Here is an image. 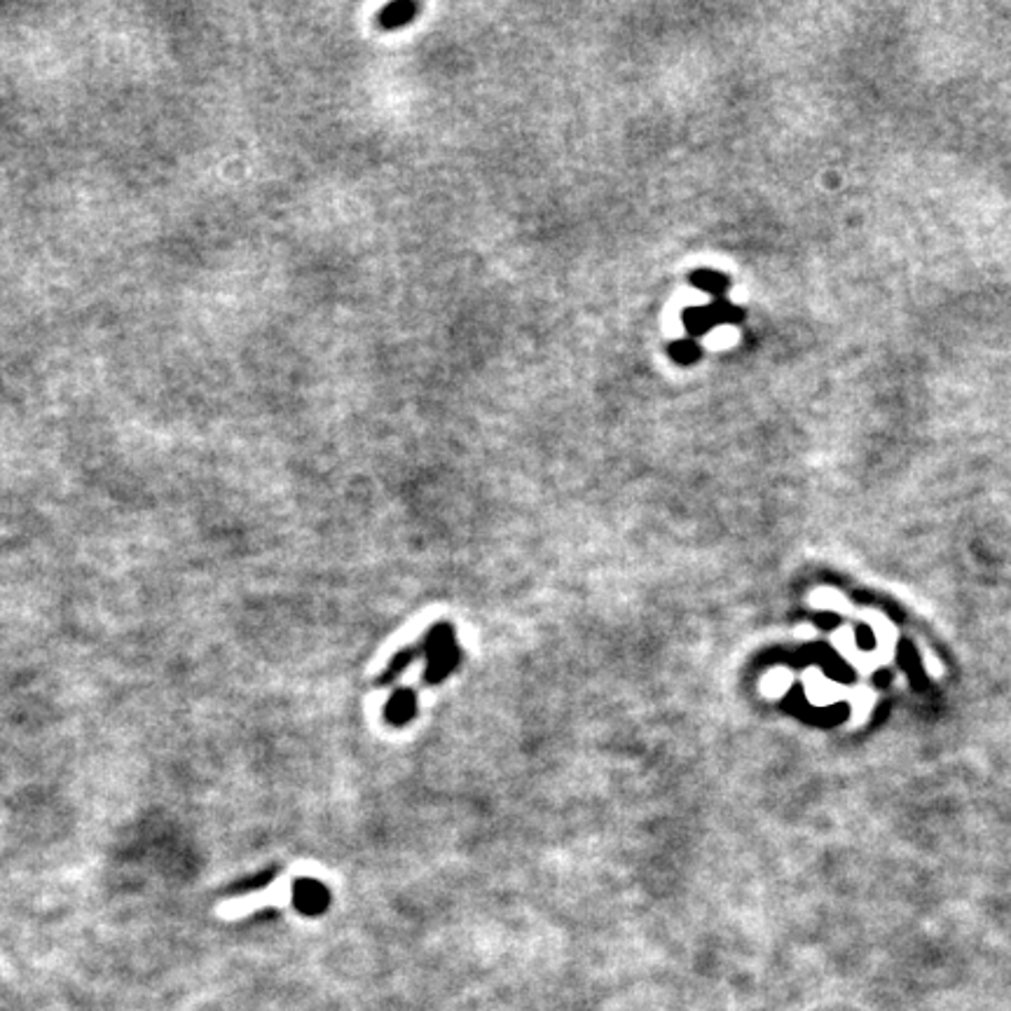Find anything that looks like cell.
Segmentation results:
<instances>
[{"instance_id":"6da1fadb","label":"cell","mask_w":1011,"mask_h":1011,"mask_svg":"<svg viewBox=\"0 0 1011 1011\" xmlns=\"http://www.w3.org/2000/svg\"><path fill=\"white\" fill-rule=\"evenodd\" d=\"M805 691H808V698L815 705H831L846 696V691L836 686L834 682L824 680L819 670H808V674H805Z\"/></svg>"},{"instance_id":"7a4b0ae2","label":"cell","mask_w":1011,"mask_h":1011,"mask_svg":"<svg viewBox=\"0 0 1011 1011\" xmlns=\"http://www.w3.org/2000/svg\"><path fill=\"white\" fill-rule=\"evenodd\" d=\"M295 899L305 913H318L326 906V892L314 880H300L295 885Z\"/></svg>"},{"instance_id":"3957f363","label":"cell","mask_w":1011,"mask_h":1011,"mask_svg":"<svg viewBox=\"0 0 1011 1011\" xmlns=\"http://www.w3.org/2000/svg\"><path fill=\"white\" fill-rule=\"evenodd\" d=\"M715 326H717V318H715V314H711L709 307H693V309L684 312V328L693 337L705 335Z\"/></svg>"},{"instance_id":"277c9868","label":"cell","mask_w":1011,"mask_h":1011,"mask_svg":"<svg viewBox=\"0 0 1011 1011\" xmlns=\"http://www.w3.org/2000/svg\"><path fill=\"white\" fill-rule=\"evenodd\" d=\"M417 10L420 8L415 3H393L380 14V24L384 29H401L407 22H412V19H415Z\"/></svg>"},{"instance_id":"5b68a950","label":"cell","mask_w":1011,"mask_h":1011,"mask_svg":"<svg viewBox=\"0 0 1011 1011\" xmlns=\"http://www.w3.org/2000/svg\"><path fill=\"white\" fill-rule=\"evenodd\" d=\"M811 605L817 607V609H831V611H848L850 605H848V599L843 597L838 590L834 588H819L811 595Z\"/></svg>"},{"instance_id":"8992f818","label":"cell","mask_w":1011,"mask_h":1011,"mask_svg":"<svg viewBox=\"0 0 1011 1011\" xmlns=\"http://www.w3.org/2000/svg\"><path fill=\"white\" fill-rule=\"evenodd\" d=\"M691 284L705 291V293H711V295H719L726 286H728V281L721 276V274H715V272H707V270H700L696 274H691Z\"/></svg>"},{"instance_id":"52a82bcc","label":"cell","mask_w":1011,"mask_h":1011,"mask_svg":"<svg viewBox=\"0 0 1011 1011\" xmlns=\"http://www.w3.org/2000/svg\"><path fill=\"white\" fill-rule=\"evenodd\" d=\"M794 677H792V672L790 670H773L771 674H768V677L763 680V691H765V696H782V693L792 686Z\"/></svg>"},{"instance_id":"ba28073f","label":"cell","mask_w":1011,"mask_h":1011,"mask_svg":"<svg viewBox=\"0 0 1011 1011\" xmlns=\"http://www.w3.org/2000/svg\"><path fill=\"white\" fill-rule=\"evenodd\" d=\"M670 356L677 363L682 366H688V363H696L698 361V356H700V347L696 340H680V343H674L670 347Z\"/></svg>"},{"instance_id":"9c48e42d","label":"cell","mask_w":1011,"mask_h":1011,"mask_svg":"<svg viewBox=\"0 0 1011 1011\" xmlns=\"http://www.w3.org/2000/svg\"><path fill=\"white\" fill-rule=\"evenodd\" d=\"M850 700H852V711H855V724L867 721L869 709H871V705L876 700L873 693L869 688H857V691H852Z\"/></svg>"},{"instance_id":"30bf717a","label":"cell","mask_w":1011,"mask_h":1011,"mask_svg":"<svg viewBox=\"0 0 1011 1011\" xmlns=\"http://www.w3.org/2000/svg\"><path fill=\"white\" fill-rule=\"evenodd\" d=\"M796 634H798V640H815L817 630L813 626H803V628L796 630Z\"/></svg>"}]
</instances>
